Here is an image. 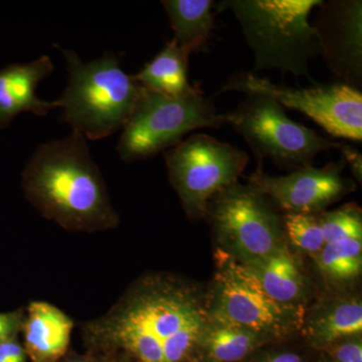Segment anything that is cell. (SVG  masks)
<instances>
[{
    "label": "cell",
    "mask_w": 362,
    "mask_h": 362,
    "mask_svg": "<svg viewBox=\"0 0 362 362\" xmlns=\"http://www.w3.org/2000/svg\"><path fill=\"white\" fill-rule=\"evenodd\" d=\"M23 187L45 216L68 228L116 223L101 173L80 133L40 145L25 165Z\"/></svg>",
    "instance_id": "6da1fadb"
},
{
    "label": "cell",
    "mask_w": 362,
    "mask_h": 362,
    "mask_svg": "<svg viewBox=\"0 0 362 362\" xmlns=\"http://www.w3.org/2000/svg\"><path fill=\"white\" fill-rule=\"evenodd\" d=\"M323 0H225L216 11L230 9L254 52V71L281 70L314 82L309 62L320 54L311 11ZM252 71V73H254Z\"/></svg>",
    "instance_id": "7a4b0ae2"
},
{
    "label": "cell",
    "mask_w": 362,
    "mask_h": 362,
    "mask_svg": "<svg viewBox=\"0 0 362 362\" xmlns=\"http://www.w3.org/2000/svg\"><path fill=\"white\" fill-rule=\"evenodd\" d=\"M68 86L58 101L61 121L86 139L100 140L123 128L141 95L143 86L121 68L113 52L84 63L75 52L61 49Z\"/></svg>",
    "instance_id": "3957f363"
},
{
    "label": "cell",
    "mask_w": 362,
    "mask_h": 362,
    "mask_svg": "<svg viewBox=\"0 0 362 362\" xmlns=\"http://www.w3.org/2000/svg\"><path fill=\"white\" fill-rule=\"evenodd\" d=\"M209 315L189 290L153 285L128 298L98 327L140 362H165L169 343L185 331L204 327Z\"/></svg>",
    "instance_id": "277c9868"
},
{
    "label": "cell",
    "mask_w": 362,
    "mask_h": 362,
    "mask_svg": "<svg viewBox=\"0 0 362 362\" xmlns=\"http://www.w3.org/2000/svg\"><path fill=\"white\" fill-rule=\"evenodd\" d=\"M226 124L201 90L171 97L143 87L134 110L123 126L117 152L124 161L152 158L173 148L187 133Z\"/></svg>",
    "instance_id": "5b68a950"
},
{
    "label": "cell",
    "mask_w": 362,
    "mask_h": 362,
    "mask_svg": "<svg viewBox=\"0 0 362 362\" xmlns=\"http://www.w3.org/2000/svg\"><path fill=\"white\" fill-rule=\"evenodd\" d=\"M225 116L226 123L244 137L258 158L270 159L279 168L297 170L312 165L321 152L343 144L295 122L280 104L265 95L247 94Z\"/></svg>",
    "instance_id": "8992f818"
},
{
    "label": "cell",
    "mask_w": 362,
    "mask_h": 362,
    "mask_svg": "<svg viewBox=\"0 0 362 362\" xmlns=\"http://www.w3.org/2000/svg\"><path fill=\"white\" fill-rule=\"evenodd\" d=\"M171 185L187 213L201 216L214 195L237 183L249 156L228 143L194 134L164 152Z\"/></svg>",
    "instance_id": "52a82bcc"
},
{
    "label": "cell",
    "mask_w": 362,
    "mask_h": 362,
    "mask_svg": "<svg viewBox=\"0 0 362 362\" xmlns=\"http://www.w3.org/2000/svg\"><path fill=\"white\" fill-rule=\"evenodd\" d=\"M216 305L214 313L267 339L285 337L303 325V307L279 303L267 294L242 261L216 254Z\"/></svg>",
    "instance_id": "ba28073f"
},
{
    "label": "cell",
    "mask_w": 362,
    "mask_h": 362,
    "mask_svg": "<svg viewBox=\"0 0 362 362\" xmlns=\"http://www.w3.org/2000/svg\"><path fill=\"white\" fill-rule=\"evenodd\" d=\"M226 92L265 95L283 108L310 117L330 135L356 141L362 139V94L351 86L337 83L292 88L274 84L254 73H240L233 76L218 94Z\"/></svg>",
    "instance_id": "9c48e42d"
},
{
    "label": "cell",
    "mask_w": 362,
    "mask_h": 362,
    "mask_svg": "<svg viewBox=\"0 0 362 362\" xmlns=\"http://www.w3.org/2000/svg\"><path fill=\"white\" fill-rule=\"evenodd\" d=\"M264 197L251 187L233 183L207 204L204 214L218 239L240 261L264 258L284 244L278 216Z\"/></svg>",
    "instance_id": "30bf717a"
},
{
    "label": "cell",
    "mask_w": 362,
    "mask_h": 362,
    "mask_svg": "<svg viewBox=\"0 0 362 362\" xmlns=\"http://www.w3.org/2000/svg\"><path fill=\"white\" fill-rule=\"evenodd\" d=\"M344 159L322 168L305 166L290 175L273 177L258 168L250 187L270 197L287 213L316 214L351 192L352 183L343 178Z\"/></svg>",
    "instance_id": "8fae6325"
},
{
    "label": "cell",
    "mask_w": 362,
    "mask_h": 362,
    "mask_svg": "<svg viewBox=\"0 0 362 362\" xmlns=\"http://www.w3.org/2000/svg\"><path fill=\"white\" fill-rule=\"evenodd\" d=\"M312 23L320 54L329 70L343 84H362L361 0L322 1Z\"/></svg>",
    "instance_id": "7c38bea8"
},
{
    "label": "cell",
    "mask_w": 362,
    "mask_h": 362,
    "mask_svg": "<svg viewBox=\"0 0 362 362\" xmlns=\"http://www.w3.org/2000/svg\"><path fill=\"white\" fill-rule=\"evenodd\" d=\"M54 70L52 59L42 56L28 64H13L0 70V128H6L23 112L47 116L58 108V101H45L37 88Z\"/></svg>",
    "instance_id": "4fadbf2b"
},
{
    "label": "cell",
    "mask_w": 362,
    "mask_h": 362,
    "mask_svg": "<svg viewBox=\"0 0 362 362\" xmlns=\"http://www.w3.org/2000/svg\"><path fill=\"white\" fill-rule=\"evenodd\" d=\"M25 350L33 362H56L65 354L73 322L45 302H33L25 324Z\"/></svg>",
    "instance_id": "5bb4252c"
},
{
    "label": "cell",
    "mask_w": 362,
    "mask_h": 362,
    "mask_svg": "<svg viewBox=\"0 0 362 362\" xmlns=\"http://www.w3.org/2000/svg\"><path fill=\"white\" fill-rule=\"evenodd\" d=\"M243 263L254 274L269 296L281 304L302 306L306 295V280L285 244L264 258Z\"/></svg>",
    "instance_id": "9a60e30c"
},
{
    "label": "cell",
    "mask_w": 362,
    "mask_h": 362,
    "mask_svg": "<svg viewBox=\"0 0 362 362\" xmlns=\"http://www.w3.org/2000/svg\"><path fill=\"white\" fill-rule=\"evenodd\" d=\"M161 4L175 32L173 42L189 54L204 49L216 28L213 0H164Z\"/></svg>",
    "instance_id": "2e32d148"
},
{
    "label": "cell",
    "mask_w": 362,
    "mask_h": 362,
    "mask_svg": "<svg viewBox=\"0 0 362 362\" xmlns=\"http://www.w3.org/2000/svg\"><path fill=\"white\" fill-rule=\"evenodd\" d=\"M190 54L173 40L158 54L133 76L143 87L168 95L182 97L192 94L197 88L188 82V59Z\"/></svg>",
    "instance_id": "e0dca14e"
},
{
    "label": "cell",
    "mask_w": 362,
    "mask_h": 362,
    "mask_svg": "<svg viewBox=\"0 0 362 362\" xmlns=\"http://www.w3.org/2000/svg\"><path fill=\"white\" fill-rule=\"evenodd\" d=\"M267 340L258 333L230 322L213 312L207 319L201 346L214 362H237Z\"/></svg>",
    "instance_id": "ac0fdd59"
},
{
    "label": "cell",
    "mask_w": 362,
    "mask_h": 362,
    "mask_svg": "<svg viewBox=\"0 0 362 362\" xmlns=\"http://www.w3.org/2000/svg\"><path fill=\"white\" fill-rule=\"evenodd\" d=\"M309 337L318 346L361 337L362 304L357 299L335 302L312 317L307 324Z\"/></svg>",
    "instance_id": "d6986e66"
},
{
    "label": "cell",
    "mask_w": 362,
    "mask_h": 362,
    "mask_svg": "<svg viewBox=\"0 0 362 362\" xmlns=\"http://www.w3.org/2000/svg\"><path fill=\"white\" fill-rule=\"evenodd\" d=\"M314 259L328 280L339 283L354 280L362 268V237L328 243Z\"/></svg>",
    "instance_id": "ffe728a7"
},
{
    "label": "cell",
    "mask_w": 362,
    "mask_h": 362,
    "mask_svg": "<svg viewBox=\"0 0 362 362\" xmlns=\"http://www.w3.org/2000/svg\"><path fill=\"white\" fill-rule=\"evenodd\" d=\"M286 233L293 246L315 257L325 246L319 216L315 214L287 213L284 216Z\"/></svg>",
    "instance_id": "44dd1931"
},
{
    "label": "cell",
    "mask_w": 362,
    "mask_h": 362,
    "mask_svg": "<svg viewBox=\"0 0 362 362\" xmlns=\"http://www.w3.org/2000/svg\"><path fill=\"white\" fill-rule=\"evenodd\" d=\"M325 244L349 237H362L361 211L356 204H346L337 211L319 216Z\"/></svg>",
    "instance_id": "7402d4cb"
},
{
    "label": "cell",
    "mask_w": 362,
    "mask_h": 362,
    "mask_svg": "<svg viewBox=\"0 0 362 362\" xmlns=\"http://www.w3.org/2000/svg\"><path fill=\"white\" fill-rule=\"evenodd\" d=\"M337 362H362V344L358 338H349L324 347Z\"/></svg>",
    "instance_id": "603a6c76"
},
{
    "label": "cell",
    "mask_w": 362,
    "mask_h": 362,
    "mask_svg": "<svg viewBox=\"0 0 362 362\" xmlns=\"http://www.w3.org/2000/svg\"><path fill=\"white\" fill-rule=\"evenodd\" d=\"M21 327V316L18 313L0 314V342L13 339L16 331Z\"/></svg>",
    "instance_id": "cb8c5ba5"
},
{
    "label": "cell",
    "mask_w": 362,
    "mask_h": 362,
    "mask_svg": "<svg viewBox=\"0 0 362 362\" xmlns=\"http://www.w3.org/2000/svg\"><path fill=\"white\" fill-rule=\"evenodd\" d=\"M0 362H25V351L13 339L0 342Z\"/></svg>",
    "instance_id": "d4e9b609"
},
{
    "label": "cell",
    "mask_w": 362,
    "mask_h": 362,
    "mask_svg": "<svg viewBox=\"0 0 362 362\" xmlns=\"http://www.w3.org/2000/svg\"><path fill=\"white\" fill-rule=\"evenodd\" d=\"M343 154V159H344L346 164L349 163L351 168L352 173L356 175V177L359 181H361L362 175V156L356 148H354L349 145L343 143L342 146L340 147Z\"/></svg>",
    "instance_id": "484cf974"
},
{
    "label": "cell",
    "mask_w": 362,
    "mask_h": 362,
    "mask_svg": "<svg viewBox=\"0 0 362 362\" xmlns=\"http://www.w3.org/2000/svg\"><path fill=\"white\" fill-rule=\"evenodd\" d=\"M261 362H303L301 357L293 352H284V354H275L268 357Z\"/></svg>",
    "instance_id": "4316f807"
},
{
    "label": "cell",
    "mask_w": 362,
    "mask_h": 362,
    "mask_svg": "<svg viewBox=\"0 0 362 362\" xmlns=\"http://www.w3.org/2000/svg\"><path fill=\"white\" fill-rule=\"evenodd\" d=\"M185 362H202V361H185Z\"/></svg>",
    "instance_id": "83f0119b"
},
{
    "label": "cell",
    "mask_w": 362,
    "mask_h": 362,
    "mask_svg": "<svg viewBox=\"0 0 362 362\" xmlns=\"http://www.w3.org/2000/svg\"><path fill=\"white\" fill-rule=\"evenodd\" d=\"M74 362H80V361H74Z\"/></svg>",
    "instance_id": "f1b7e54d"
}]
</instances>
